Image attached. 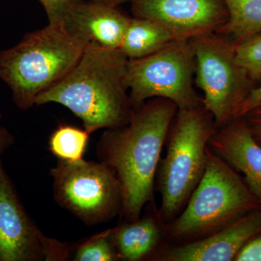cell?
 Instances as JSON below:
<instances>
[{"label":"cell","mask_w":261,"mask_h":261,"mask_svg":"<svg viewBox=\"0 0 261 261\" xmlns=\"http://www.w3.org/2000/svg\"><path fill=\"white\" fill-rule=\"evenodd\" d=\"M243 117L252 137L261 145V106L249 111Z\"/></svg>","instance_id":"7402d4cb"},{"label":"cell","mask_w":261,"mask_h":261,"mask_svg":"<svg viewBox=\"0 0 261 261\" xmlns=\"http://www.w3.org/2000/svg\"><path fill=\"white\" fill-rule=\"evenodd\" d=\"M73 260H121L110 236V229L94 235L77 245Z\"/></svg>","instance_id":"ac0fdd59"},{"label":"cell","mask_w":261,"mask_h":261,"mask_svg":"<svg viewBox=\"0 0 261 261\" xmlns=\"http://www.w3.org/2000/svg\"><path fill=\"white\" fill-rule=\"evenodd\" d=\"M235 57L253 82L261 80V32L236 44Z\"/></svg>","instance_id":"d6986e66"},{"label":"cell","mask_w":261,"mask_h":261,"mask_svg":"<svg viewBox=\"0 0 261 261\" xmlns=\"http://www.w3.org/2000/svg\"><path fill=\"white\" fill-rule=\"evenodd\" d=\"M50 173L56 202L84 224H102L121 214V183L105 163L58 161Z\"/></svg>","instance_id":"ba28073f"},{"label":"cell","mask_w":261,"mask_h":261,"mask_svg":"<svg viewBox=\"0 0 261 261\" xmlns=\"http://www.w3.org/2000/svg\"><path fill=\"white\" fill-rule=\"evenodd\" d=\"M233 260L261 261V233L249 240Z\"/></svg>","instance_id":"44dd1931"},{"label":"cell","mask_w":261,"mask_h":261,"mask_svg":"<svg viewBox=\"0 0 261 261\" xmlns=\"http://www.w3.org/2000/svg\"><path fill=\"white\" fill-rule=\"evenodd\" d=\"M42 5L49 23H65L82 0H38Z\"/></svg>","instance_id":"ffe728a7"},{"label":"cell","mask_w":261,"mask_h":261,"mask_svg":"<svg viewBox=\"0 0 261 261\" xmlns=\"http://www.w3.org/2000/svg\"><path fill=\"white\" fill-rule=\"evenodd\" d=\"M134 17L148 19L175 39L190 40L217 32L227 22L224 0H132Z\"/></svg>","instance_id":"30bf717a"},{"label":"cell","mask_w":261,"mask_h":261,"mask_svg":"<svg viewBox=\"0 0 261 261\" xmlns=\"http://www.w3.org/2000/svg\"><path fill=\"white\" fill-rule=\"evenodd\" d=\"M190 40L195 56V84L219 128L237 118L254 82L237 61L236 44L228 37L214 32Z\"/></svg>","instance_id":"8992f818"},{"label":"cell","mask_w":261,"mask_h":261,"mask_svg":"<svg viewBox=\"0 0 261 261\" xmlns=\"http://www.w3.org/2000/svg\"><path fill=\"white\" fill-rule=\"evenodd\" d=\"M260 206L242 175L207 146L202 179L181 214L164 224L166 243H185L205 238Z\"/></svg>","instance_id":"5b68a950"},{"label":"cell","mask_w":261,"mask_h":261,"mask_svg":"<svg viewBox=\"0 0 261 261\" xmlns=\"http://www.w3.org/2000/svg\"><path fill=\"white\" fill-rule=\"evenodd\" d=\"M175 40L159 23L141 18H130L120 49L128 60L145 58Z\"/></svg>","instance_id":"9a60e30c"},{"label":"cell","mask_w":261,"mask_h":261,"mask_svg":"<svg viewBox=\"0 0 261 261\" xmlns=\"http://www.w3.org/2000/svg\"><path fill=\"white\" fill-rule=\"evenodd\" d=\"M89 42L66 23H49L0 51V79L15 106L28 110L38 96L68 74Z\"/></svg>","instance_id":"3957f363"},{"label":"cell","mask_w":261,"mask_h":261,"mask_svg":"<svg viewBox=\"0 0 261 261\" xmlns=\"http://www.w3.org/2000/svg\"><path fill=\"white\" fill-rule=\"evenodd\" d=\"M195 73L191 40L175 39L151 56L128 60L126 82L134 109L154 97L169 99L178 109L202 106L194 86Z\"/></svg>","instance_id":"52a82bcc"},{"label":"cell","mask_w":261,"mask_h":261,"mask_svg":"<svg viewBox=\"0 0 261 261\" xmlns=\"http://www.w3.org/2000/svg\"><path fill=\"white\" fill-rule=\"evenodd\" d=\"M128 62L121 49L89 42L77 64L39 94L35 106H64L89 134L126 126L134 112L126 82Z\"/></svg>","instance_id":"7a4b0ae2"},{"label":"cell","mask_w":261,"mask_h":261,"mask_svg":"<svg viewBox=\"0 0 261 261\" xmlns=\"http://www.w3.org/2000/svg\"><path fill=\"white\" fill-rule=\"evenodd\" d=\"M94 3L99 4L109 5V6L118 7V5L123 4L126 2H130L132 0H91Z\"/></svg>","instance_id":"d4e9b609"},{"label":"cell","mask_w":261,"mask_h":261,"mask_svg":"<svg viewBox=\"0 0 261 261\" xmlns=\"http://www.w3.org/2000/svg\"><path fill=\"white\" fill-rule=\"evenodd\" d=\"M90 135L84 128L60 125L49 137V149L58 161L79 162L84 160Z\"/></svg>","instance_id":"e0dca14e"},{"label":"cell","mask_w":261,"mask_h":261,"mask_svg":"<svg viewBox=\"0 0 261 261\" xmlns=\"http://www.w3.org/2000/svg\"><path fill=\"white\" fill-rule=\"evenodd\" d=\"M209 149L240 174L261 203V145L252 137L243 117L220 127L208 142Z\"/></svg>","instance_id":"7c38bea8"},{"label":"cell","mask_w":261,"mask_h":261,"mask_svg":"<svg viewBox=\"0 0 261 261\" xmlns=\"http://www.w3.org/2000/svg\"><path fill=\"white\" fill-rule=\"evenodd\" d=\"M178 111L174 102L154 97L134 109L129 123L106 129L97 146L99 162L116 172L122 189L121 221L140 219L154 202L155 178L168 128Z\"/></svg>","instance_id":"6da1fadb"},{"label":"cell","mask_w":261,"mask_h":261,"mask_svg":"<svg viewBox=\"0 0 261 261\" xmlns=\"http://www.w3.org/2000/svg\"><path fill=\"white\" fill-rule=\"evenodd\" d=\"M71 250L29 217L0 160V261H63Z\"/></svg>","instance_id":"9c48e42d"},{"label":"cell","mask_w":261,"mask_h":261,"mask_svg":"<svg viewBox=\"0 0 261 261\" xmlns=\"http://www.w3.org/2000/svg\"><path fill=\"white\" fill-rule=\"evenodd\" d=\"M218 128L203 105L178 109L173 118L155 178V191L161 196L159 216L168 224L181 214L200 183L207 165V148Z\"/></svg>","instance_id":"277c9868"},{"label":"cell","mask_w":261,"mask_h":261,"mask_svg":"<svg viewBox=\"0 0 261 261\" xmlns=\"http://www.w3.org/2000/svg\"><path fill=\"white\" fill-rule=\"evenodd\" d=\"M146 214L133 221H121L109 228L110 236L121 260L148 261L166 242L164 224L154 202L147 204Z\"/></svg>","instance_id":"5bb4252c"},{"label":"cell","mask_w":261,"mask_h":261,"mask_svg":"<svg viewBox=\"0 0 261 261\" xmlns=\"http://www.w3.org/2000/svg\"><path fill=\"white\" fill-rule=\"evenodd\" d=\"M261 106V84L257 87H254L250 93L245 98L239 109L237 118L243 117L254 108Z\"/></svg>","instance_id":"603a6c76"},{"label":"cell","mask_w":261,"mask_h":261,"mask_svg":"<svg viewBox=\"0 0 261 261\" xmlns=\"http://www.w3.org/2000/svg\"><path fill=\"white\" fill-rule=\"evenodd\" d=\"M2 119L3 116L0 114V158L7 149H9L15 143L14 136L4 126H2Z\"/></svg>","instance_id":"cb8c5ba5"},{"label":"cell","mask_w":261,"mask_h":261,"mask_svg":"<svg viewBox=\"0 0 261 261\" xmlns=\"http://www.w3.org/2000/svg\"><path fill=\"white\" fill-rule=\"evenodd\" d=\"M227 22L216 32L235 44L245 42L261 32V0H224Z\"/></svg>","instance_id":"2e32d148"},{"label":"cell","mask_w":261,"mask_h":261,"mask_svg":"<svg viewBox=\"0 0 261 261\" xmlns=\"http://www.w3.org/2000/svg\"><path fill=\"white\" fill-rule=\"evenodd\" d=\"M117 7L81 1L65 23L89 42L108 49H120L130 21Z\"/></svg>","instance_id":"4fadbf2b"},{"label":"cell","mask_w":261,"mask_h":261,"mask_svg":"<svg viewBox=\"0 0 261 261\" xmlns=\"http://www.w3.org/2000/svg\"><path fill=\"white\" fill-rule=\"evenodd\" d=\"M261 233V206L217 232L181 244L163 243L148 261H231Z\"/></svg>","instance_id":"8fae6325"}]
</instances>
